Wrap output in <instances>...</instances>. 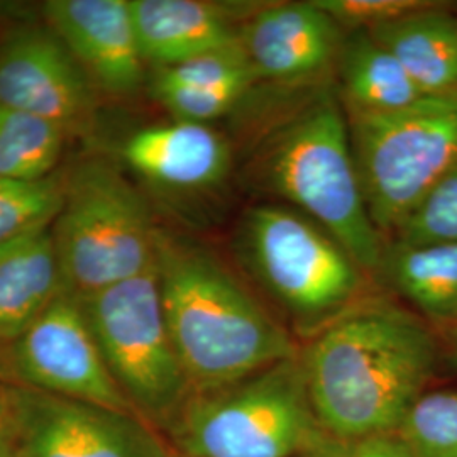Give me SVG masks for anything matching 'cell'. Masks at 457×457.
<instances>
[{
	"label": "cell",
	"mask_w": 457,
	"mask_h": 457,
	"mask_svg": "<svg viewBox=\"0 0 457 457\" xmlns=\"http://www.w3.org/2000/svg\"><path fill=\"white\" fill-rule=\"evenodd\" d=\"M434 362L424 327L395 307L371 305L328 324L302 366L319 424L334 439L356 442L398 428Z\"/></svg>",
	"instance_id": "obj_1"
},
{
	"label": "cell",
	"mask_w": 457,
	"mask_h": 457,
	"mask_svg": "<svg viewBox=\"0 0 457 457\" xmlns=\"http://www.w3.org/2000/svg\"><path fill=\"white\" fill-rule=\"evenodd\" d=\"M156 268L168 332L192 392L296 358L285 328L205 249L158 230Z\"/></svg>",
	"instance_id": "obj_2"
},
{
	"label": "cell",
	"mask_w": 457,
	"mask_h": 457,
	"mask_svg": "<svg viewBox=\"0 0 457 457\" xmlns=\"http://www.w3.org/2000/svg\"><path fill=\"white\" fill-rule=\"evenodd\" d=\"M266 183L327 230L364 270L381 268V232L368 212L351 134L336 98L324 94L264 146Z\"/></svg>",
	"instance_id": "obj_3"
},
{
	"label": "cell",
	"mask_w": 457,
	"mask_h": 457,
	"mask_svg": "<svg viewBox=\"0 0 457 457\" xmlns=\"http://www.w3.org/2000/svg\"><path fill=\"white\" fill-rule=\"evenodd\" d=\"M166 427L187 457H295L332 437L313 413L296 358L190 393Z\"/></svg>",
	"instance_id": "obj_4"
},
{
	"label": "cell",
	"mask_w": 457,
	"mask_h": 457,
	"mask_svg": "<svg viewBox=\"0 0 457 457\" xmlns=\"http://www.w3.org/2000/svg\"><path fill=\"white\" fill-rule=\"evenodd\" d=\"M51 234L66 294L87 298L156 264L145 200L112 164L88 160L63 181Z\"/></svg>",
	"instance_id": "obj_5"
},
{
	"label": "cell",
	"mask_w": 457,
	"mask_h": 457,
	"mask_svg": "<svg viewBox=\"0 0 457 457\" xmlns=\"http://www.w3.org/2000/svg\"><path fill=\"white\" fill-rule=\"evenodd\" d=\"M349 129L368 212L392 232L457 164V90L396 112L351 114Z\"/></svg>",
	"instance_id": "obj_6"
},
{
	"label": "cell",
	"mask_w": 457,
	"mask_h": 457,
	"mask_svg": "<svg viewBox=\"0 0 457 457\" xmlns=\"http://www.w3.org/2000/svg\"><path fill=\"white\" fill-rule=\"evenodd\" d=\"M79 300L107 370L134 411L168 425L192 388L168 332L156 264Z\"/></svg>",
	"instance_id": "obj_7"
},
{
	"label": "cell",
	"mask_w": 457,
	"mask_h": 457,
	"mask_svg": "<svg viewBox=\"0 0 457 457\" xmlns=\"http://www.w3.org/2000/svg\"><path fill=\"white\" fill-rule=\"evenodd\" d=\"M241 247L262 285L300 317L341 311L360 290V264L307 215L253 207L241 226Z\"/></svg>",
	"instance_id": "obj_8"
},
{
	"label": "cell",
	"mask_w": 457,
	"mask_h": 457,
	"mask_svg": "<svg viewBox=\"0 0 457 457\" xmlns=\"http://www.w3.org/2000/svg\"><path fill=\"white\" fill-rule=\"evenodd\" d=\"M14 457H177L136 413L5 385Z\"/></svg>",
	"instance_id": "obj_9"
},
{
	"label": "cell",
	"mask_w": 457,
	"mask_h": 457,
	"mask_svg": "<svg viewBox=\"0 0 457 457\" xmlns=\"http://www.w3.org/2000/svg\"><path fill=\"white\" fill-rule=\"evenodd\" d=\"M5 364L21 386L136 413L107 370L80 300L65 290L7 344Z\"/></svg>",
	"instance_id": "obj_10"
},
{
	"label": "cell",
	"mask_w": 457,
	"mask_h": 457,
	"mask_svg": "<svg viewBox=\"0 0 457 457\" xmlns=\"http://www.w3.org/2000/svg\"><path fill=\"white\" fill-rule=\"evenodd\" d=\"M0 105L80 132L96 111V87L48 24L14 28L0 41Z\"/></svg>",
	"instance_id": "obj_11"
},
{
	"label": "cell",
	"mask_w": 457,
	"mask_h": 457,
	"mask_svg": "<svg viewBox=\"0 0 457 457\" xmlns=\"http://www.w3.org/2000/svg\"><path fill=\"white\" fill-rule=\"evenodd\" d=\"M43 14L96 90L117 98L139 92L146 62L129 0H48Z\"/></svg>",
	"instance_id": "obj_12"
},
{
	"label": "cell",
	"mask_w": 457,
	"mask_h": 457,
	"mask_svg": "<svg viewBox=\"0 0 457 457\" xmlns=\"http://www.w3.org/2000/svg\"><path fill=\"white\" fill-rule=\"evenodd\" d=\"M256 75L298 83L322 75L341 51L339 24L312 2L278 4L260 11L241 33Z\"/></svg>",
	"instance_id": "obj_13"
},
{
	"label": "cell",
	"mask_w": 457,
	"mask_h": 457,
	"mask_svg": "<svg viewBox=\"0 0 457 457\" xmlns=\"http://www.w3.org/2000/svg\"><path fill=\"white\" fill-rule=\"evenodd\" d=\"M122 160L151 185L170 192H198L224 180L228 143L209 124L173 120L131 134Z\"/></svg>",
	"instance_id": "obj_14"
},
{
	"label": "cell",
	"mask_w": 457,
	"mask_h": 457,
	"mask_svg": "<svg viewBox=\"0 0 457 457\" xmlns=\"http://www.w3.org/2000/svg\"><path fill=\"white\" fill-rule=\"evenodd\" d=\"M146 63L168 68L241 46V33L219 5L198 0H129Z\"/></svg>",
	"instance_id": "obj_15"
},
{
	"label": "cell",
	"mask_w": 457,
	"mask_h": 457,
	"mask_svg": "<svg viewBox=\"0 0 457 457\" xmlns=\"http://www.w3.org/2000/svg\"><path fill=\"white\" fill-rule=\"evenodd\" d=\"M63 290L51 226L0 245V344L16 341Z\"/></svg>",
	"instance_id": "obj_16"
},
{
	"label": "cell",
	"mask_w": 457,
	"mask_h": 457,
	"mask_svg": "<svg viewBox=\"0 0 457 457\" xmlns=\"http://www.w3.org/2000/svg\"><path fill=\"white\" fill-rule=\"evenodd\" d=\"M368 33L392 53L425 96L456 92V16L432 4Z\"/></svg>",
	"instance_id": "obj_17"
},
{
	"label": "cell",
	"mask_w": 457,
	"mask_h": 457,
	"mask_svg": "<svg viewBox=\"0 0 457 457\" xmlns=\"http://www.w3.org/2000/svg\"><path fill=\"white\" fill-rule=\"evenodd\" d=\"M344 94L351 114H386L425 97L407 70L370 33H354L341 53Z\"/></svg>",
	"instance_id": "obj_18"
},
{
	"label": "cell",
	"mask_w": 457,
	"mask_h": 457,
	"mask_svg": "<svg viewBox=\"0 0 457 457\" xmlns=\"http://www.w3.org/2000/svg\"><path fill=\"white\" fill-rule=\"evenodd\" d=\"M381 266L393 287L436 320L457 319V243L395 245Z\"/></svg>",
	"instance_id": "obj_19"
},
{
	"label": "cell",
	"mask_w": 457,
	"mask_h": 457,
	"mask_svg": "<svg viewBox=\"0 0 457 457\" xmlns=\"http://www.w3.org/2000/svg\"><path fill=\"white\" fill-rule=\"evenodd\" d=\"M66 134L48 119L0 105V179L37 181L51 177Z\"/></svg>",
	"instance_id": "obj_20"
},
{
	"label": "cell",
	"mask_w": 457,
	"mask_h": 457,
	"mask_svg": "<svg viewBox=\"0 0 457 457\" xmlns=\"http://www.w3.org/2000/svg\"><path fill=\"white\" fill-rule=\"evenodd\" d=\"M63 204V180L0 179V245L37 228H49Z\"/></svg>",
	"instance_id": "obj_21"
},
{
	"label": "cell",
	"mask_w": 457,
	"mask_h": 457,
	"mask_svg": "<svg viewBox=\"0 0 457 457\" xmlns=\"http://www.w3.org/2000/svg\"><path fill=\"white\" fill-rule=\"evenodd\" d=\"M395 434L413 457H457V392L422 395Z\"/></svg>",
	"instance_id": "obj_22"
},
{
	"label": "cell",
	"mask_w": 457,
	"mask_h": 457,
	"mask_svg": "<svg viewBox=\"0 0 457 457\" xmlns=\"http://www.w3.org/2000/svg\"><path fill=\"white\" fill-rule=\"evenodd\" d=\"M395 232L398 245L457 243V164L427 192Z\"/></svg>",
	"instance_id": "obj_23"
},
{
	"label": "cell",
	"mask_w": 457,
	"mask_h": 457,
	"mask_svg": "<svg viewBox=\"0 0 457 457\" xmlns=\"http://www.w3.org/2000/svg\"><path fill=\"white\" fill-rule=\"evenodd\" d=\"M258 79L243 45L213 51L168 68H158L153 87H251Z\"/></svg>",
	"instance_id": "obj_24"
},
{
	"label": "cell",
	"mask_w": 457,
	"mask_h": 457,
	"mask_svg": "<svg viewBox=\"0 0 457 457\" xmlns=\"http://www.w3.org/2000/svg\"><path fill=\"white\" fill-rule=\"evenodd\" d=\"M247 87L228 85L213 88L194 87H153L158 102L175 120L209 124L213 119L228 112L245 96Z\"/></svg>",
	"instance_id": "obj_25"
},
{
	"label": "cell",
	"mask_w": 457,
	"mask_h": 457,
	"mask_svg": "<svg viewBox=\"0 0 457 457\" xmlns=\"http://www.w3.org/2000/svg\"><path fill=\"white\" fill-rule=\"evenodd\" d=\"M313 4L339 26L368 28V31L432 5L419 0H313Z\"/></svg>",
	"instance_id": "obj_26"
},
{
	"label": "cell",
	"mask_w": 457,
	"mask_h": 457,
	"mask_svg": "<svg viewBox=\"0 0 457 457\" xmlns=\"http://www.w3.org/2000/svg\"><path fill=\"white\" fill-rule=\"evenodd\" d=\"M349 457H413L395 432L375 434L351 444Z\"/></svg>",
	"instance_id": "obj_27"
},
{
	"label": "cell",
	"mask_w": 457,
	"mask_h": 457,
	"mask_svg": "<svg viewBox=\"0 0 457 457\" xmlns=\"http://www.w3.org/2000/svg\"><path fill=\"white\" fill-rule=\"evenodd\" d=\"M351 456V445L345 442L328 437L327 441L312 447L309 451L295 457H349Z\"/></svg>",
	"instance_id": "obj_28"
},
{
	"label": "cell",
	"mask_w": 457,
	"mask_h": 457,
	"mask_svg": "<svg viewBox=\"0 0 457 457\" xmlns=\"http://www.w3.org/2000/svg\"><path fill=\"white\" fill-rule=\"evenodd\" d=\"M0 457H14L12 445L4 428H0Z\"/></svg>",
	"instance_id": "obj_29"
},
{
	"label": "cell",
	"mask_w": 457,
	"mask_h": 457,
	"mask_svg": "<svg viewBox=\"0 0 457 457\" xmlns=\"http://www.w3.org/2000/svg\"><path fill=\"white\" fill-rule=\"evenodd\" d=\"M7 417V400H5V383L0 381V428H4Z\"/></svg>",
	"instance_id": "obj_30"
},
{
	"label": "cell",
	"mask_w": 457,
	"mask_h": 457,
	"mask_svg": "<svg viewBox=\"0 0 457 457\" xmlns=\"http://www.w3.org/2000/svg\"><path fill=\"white\" fill-rule=\"evenodd\" d=\"M453 361H454V364L457 366V327L456 330H454V341H453Z\"/></svg>",
	"instance_id": "obj_31"
},
{
	"label": "cell",
	"mask_w": 457,
	"mask_h": 457,
	"mask_svg": "<svg viewBox=\"0 0 457 457\" xmlns=\"http://www.w3.org/2000/svg\"><path fill=\"white\" fill-rule=\"evenodd\" d=\"M177 457H187V456H177Z\"/></svg>",
	"instance_id": "obj_32"
}]
</instances>
